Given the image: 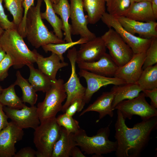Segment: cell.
Returning <instances> with one entry per match:
<instances>
[{
    "label": "cell",
    "instance_id": "cell-1",
    "mask_svg": "<svg viewBox=\"0 0 157 157\" xmlns=\"http://www.w3.org/2000/svg\"><path fill=\"white\" fill-rule=\"evenodd\" d=\"M115 138L117 142V157H139L148 144L151 132L157 128V116L142 120L129 128L120 111L117 110Z\"/></svg>",
    "mask_w": 157,
    "mask_h": 157
},
{
    "label": "cell",
    "instance_id": "cell-2",
    "mask_svg": "<svg viewBox=\"0 0 157 157\" xmlns=\"http://www.w3.org/2000/svg\"><path fill=\"white\" fill-rule=\"evenodd\" d=\"M42 1L43 0H37L36 5L30 8L26 21V37L32 45L37 49L50 43L66 42L49 31L44 24L41 15Z\"/></svg>",
    "mask_w": 157,
    "mask_h": 157
},
{
    "label": "cell",
    "instance_id": "cell-3",
    "mask_svg": "<svg viewBox=\"0 0 157 157\" xmlns=\"http://www.w3.org/2000/svg\"><path fill=\"white\" fill-rule=\"evenodd\" d=\"M0 44L13 59L15 69L36 63L38 52L28 48L17 28L5 30L0 38Z\"/></svg>",
    "mask_w": 157,
    "mask_h": 157
},
{
    "label": "cell",
    "instance_id": "cell-4",
    "mask_svg": "<svg viewBox=\"0 0 157 157\" xmlns=\"http://www.w3.org/2000/svg\"><path fill=\"white\" fill-rule=\"evenodd\" d=\"M110 124L106 127L99 129L96 134L89 136L85 131L81 128L73 133L74 140L81 151L87 154H94L96 157L115 152L117 147L116 141L109 139L110 133Z\"/></svg>",
    "mask_w": 157,
    "mask_h": 157
},
{
    "label": "cell",
    "instance_id": "cell-5",
    "mask_svg": "<svg viewBox=\"0 0 157 157\" xmlns=\"http://www.w3.org/2000/svg\"><path fill=\"white\" fill-rule=\"evenodd\" d=\"M62 128L57 123L56 117L40 122L33 133V143L37 149L36 157H51Z\"/></svg>",
    "mask_w": 157,
    "mask_h": 157
},
{
    "label": "cell",
    "instance_id": "cell-6",
    "mask_svg": "<svg viewBox=\"0 0 157 157\" xmlns=\"http://www.w3.org/2000/svg\"><path fill=\"white\" fill-rule=\"evenodd\" d=\"M64 84L63 80L61 78L53 81L51 88L46 92L44 100L38 104L37 111L40 122L56 117L61 111L62 103L67 98Z\"/></svg>",
    "mask_w": 157,
    "mask_h": 157
},
{
    "label": "cell",
    "instance_id": "cell-7",
    "mask_svg": "<svg viewBox=\"0 0 157 157\" xmlns=\"http://www.w3.org/2000/svg\"><path fill=\"white\" fill-rule=\"evenodd\" d=\"M142 92L137 97L123 100L115 107L119 110L125 119H131L134 115L140 116L142 120H146L157 116V110L149 104Z\"/></svg>",
    "mask_w": 157,
    "mask_h": 157
},
{
    "label": "cell",
    "instance_id": "cell-8",
    "mask_svg": "<svg viewBox=\"0 0 157 157\" xmlns=\"http://www.w3.org/2000/svg\"><path fill=\"white\" fill-rule=\"evenodd\" d=\"M101 37L118 67L125 65L132 57L134 53L132 49L113 28H109Z\"/></svg>",
    "mask_w": 157,
    "mask_h": 157
},
{
    "label": "cell",
    "instance_id": "cell-9",
    "mask_svg": "<svg viewBox=\"0 0 157 157\" xmlns=\"http://www.w3.org/2000/svg\"><path fill=\"white\" fill-rule=\"evenodd\" d=\"M101 20L109 28H113L129 46L134 54L146 52L152 39L144 38L133 35L126 31L120 24L117 19L105 13Z\"/></svg>",
    "mask_w": 157,
    "mask_h": 157
},
{
    "label": "cell",
    "instance_id": "cell-10",
    "mask_svg": "<svg viewBox=\"0 0 157 157\" xmlns=\"http://www.w3.org/2000/svg\"><path fill=\"white\" fill-rule=\"evenodd\" d=\"M77 50L75 47L68 50L67 56L71 64V72L68 81L64 83V86L67 94L65 104L63 105L61 111L64 113L69 106L75 100L83 98L86 88L81 83L76 72Z\"/></svg>",
    "mask_w": 157,
    "mask_h": 157
},
{
    "label": "cell",
    "instance_id": "cell-11",
    "mask_svg": "<svg viewBox=\"0 0 157 157\" xmlns=\"http://www.w3.org/2000/svg\"><path fill=\"white\" fill-rule=\"evenodd\" d=\"M70 18L72 35H79L88 41L96 37L88 27L87 16L84 13L83 0H70Z\"/></svg>",
    "mask_w": 157,
    "mask_h": 157
},
{
    "label": "cell",
    "instance_id": "cell-12",
    "mask_svg": "<svg viewBox=\"0 0 157 157\" xmlns=\"http://www.w3.org/2000/svg\"><path fill=\"white\" fill-rule=\"evenodd\" d=\"M3 110L8 118L19 128L23 129L31 128L34 130L40 124L37 107L26 105L20 109L3 106Z\"/></svg>",
    "mask_w": 157,
    "mask_h": 157
},
{
    "label": "cell",
    "instance_id": "cell-13",
    "mask_svg": "<svg viewBox=\"0 0 157 157\" xmlns=\"http://www.w3.org/2000/svg\"><path fill=\"white\" fill-rule=\"evenodd\" d=\"M78 74L83 77L87 84L84 97L85 104L90 101L93 94L101 88L109 85H118L126 83L123 80L114 77H109L94 73L80 69Z\"/></svg>",
    "mask_w": 157,
    "mask_h": 157
},
{
    "label": "cell",
    "instance_id": "cell-14",
    "mask_svg": "<svg viewBox=\"0 0 157 157\" xmlns=\"http://www.w3.org/2000/svg\"><path fill=\"white\" fill-rule=\"evenodd\" d=\"M24 132L12 121L0 132V157H12L15 154V144L22 139Z\"/></svg>",
    "mask_w": 157,
    "mask_h": 157
},
{
    "label": "cell",
    "instance_id": "cell-15",
    "mask_svg": "<svg viewBox=\"0 0 157 157\" xmlns=\"http://www.w3.org/2000/svg\"><path fill=\"white\" fill-rule=\"evenodd\" d=\"M146 52L134 54L131 59L124 65L118 67L113 77L126 83H136L143 71Z\"/></svg>",
    "mask_w": 157,
    "mask_h": 157
},
{
    "label": "cell",
    "instance_id": "cell-16",
    "mask_svg": "<svg viewBox=\"0 0 157 157\" xmlns=\"http://www.w3.org/2000/svg\"><path fill=\"white\" fill-rule=\"evenodd\" d=\"M106 49L101 37H96L81 44L79 49L77 51L76 63L97 61L106 53Z\"/></svg>",
    "mask_w": 157,
    "mask_h": 157
},
{
    "label": "cell",
    "instance_id": "cell-17",
    "mask_svg": "<svg viewBox=\"0 0 157 157\" xmlns=\"http://www.w3.org/2000/svg\"><path fill=\"white\" fill-rule=\"evenodd\" d=\"M115 18L124 28L133 35L137 34L141 37L148 39L157 37V22L156 21L142 22L124 16Z\"/></svg>",
    "mask_w": 157,
    "mask_h": 157
},
{
    "label": "cell",
    "instance_id": "cell-18",
    "mask_svg": "<svg viewBox=\"0 0 157 157\" xmlns=\"http://www.w3.org/2000/svg\"><path fill=\"white\" fill-rule=\"evenodd\" d=\"M80 69L100 75L113 77L118 67L109 54L106 52L97 61L77 63Z\"/></svg>",
    "mask_w": 157,
    "mask_h": 157
},
{
    "label": "cell",
    "instance_id": "cell-19",
    "mask_svg": "<svg viewBox=\"0 0 157 157\" xmlns=\"http://www.w3.org/2000/svg\"><path fill=\"white\" fill-rule=\"evenodd\" d=\"M114 97V94L111 91L103 92L94 102L84 110L80 114V116L90 111H95L99 114V118L96 121L98 122L107 115L111 117L114 115L112 104Z\"/></svg>",
    "mask_w": 157,
    "mask_h": 157
},
{
    "label": "cell",
    "instance_id": "cell-20",
    "mask_svg": "<svg viewBox=\"0 0 157 157\" xmlns=\"http://www.w3.org/2000/svg\"><path fill=\"white\" fill-rule=\"evenodd\" d=\"M36 63L39 69L52 81L56 79L58 70L69 65L67 63L61 62L57 55L52 53L49 56L44 57L38 52Z\"/></svg>",
    "mask_w": 157,
    "mask_h": 157
},
{
    "label": "cell",
    "instance_id": "cell-21",
    "mask_svg": "<svg viewBox=\"0 0 157 157\" xmlns=\"http://www.w3.org/2000/svg\"><path fill=\"white\" fill-rule=\"evenodd\" d=\"M135 20L148 22L157 20L153 13L151 2H134L124 16Z\"/></svg>",
    "mask_w": 157,
    "mask_h": 157
},
{
    "label": "cell",
    "instance_id": "cell-22",
    "mask_svg": "<svg viewBox=\"0 0 157 157\" xmlns=\"http://www.w3.org/2000/svg\"><path fill=\"white\" fill-rule=\"evenodd\" d=\"M110 90L114 94L112 104L113 110L116 106L121 101L133 99L142 91V90L136 83H126L120 85H114Z\"/></svg>",
    "mask_w": 157,
    "mask_h": 157
},
{
    "label": "cell",
    "instance_id": "cell-23",
    "mask_svg": "<svg viewBox=\"0 0 157 157\" xmlns=\"http://www.w3.org/2000/svg\"><path fill=\"white\" fill-rule=\"evenodd\" d=\"M77 143L73 138V133H68L62 128L59 138L53 147L51 157H69L70 151Z\"/></svg>",
    "mask_w": 157,
    "mask_h": 157
},
{
    "label": "cell",
    "instance_id": "cell-24",
    "mask_svg": "<svg viewBox=\"0 0 157 157\" xmlns=\"http://www.w3.org/2000/svg\"><path fill=\"white\" fill-rule=\"evenodd\" d=\"M54 10L59 15L63 24V30L65 35L64 40L66 42H72L71 25L69 23L70 18V5L68 0H59L56 4H52Z\"/></svg>",
    "mask_w": 157,
    "mask_h": 157
},
{
    "label": "cell",
    "instance_id": "cell-25",
    "mask_svg": "<svg viewBox=\"0 0 157 157\" xmlns=\"http://www.w3.org/2000/svg\"><path fill=\"white\" fill-rule=\"evenodd\" d=\"M27 66L30 72L28 79L29 82L36 92L46 93L51 88L53 81L39 69H35L33 63Z\"/></svg>",
    "mask_w": 157,
    "mask_h": 157
},
{
    "label": "cell",
    "instance_id": "cell-26",
    "mask_svg": "<svg viewBox=\"0 0 157 157\" xmlns=\"http://www.w3.org/2000/svg\"><path fill=\"white\" fill-rule=\"evenodd\" d=\"M83 2L84 11L87 13L88 23H96L106 12L105 0H83Z\"/></svg>",
    "mask_w": 157,
    "mask_h": 157
},
{
    "label": "cell",
    "instance_id": "cell-27",
    "mask_svg": "<svg viewBox=\"0 0 157 157\" xmlns=\"http://www.w3.org/2000/svg\"><path fill=\"white\" fill-rule=\"evenodd\" d=\"M46 5L44 12L41 13L42 19H45L51 25L56 35L60 39L63 40V24L60 18L56 15L53 8L51 0H43Z\"/></svg>",
    "mask_w": 157,
    "mask_h": 157
},
{
    "label": "cell",
    "instance_id": "cell-28",
    "mask_svg": "<svg viewBox=\"0 0 157 157\" xmlns=\"http://www.w3.org/2000/svg\"><path fill=\"white\" fill-rule=\"evenodd\" d=\"M16 80L14 83L15 85L19 86L22 92V100L24 103H27L31 106H34L36 103L38 95L36 91L29 82L28 80L24 78L20 72L17 71Z\"/></svg>",
    "mask_w": 157,
    "mask_h": 157
},
{
    "label": "cell",
    "instance_id": "cell-29",
    "mask_svg": "<svg viewBox=\"0 0 157 157\" xmlns=\"http://www.w3.org/2000/svg\"><path fill=\"white\" fill-rule=\"evenodd\" d=\"M136 83L142 91L157 88V63L143 69Z\"/></svg>",
    "mask_w": 157,
    "mask_h": 157
},
{
    "label": "cell",
    "instance_id": "cell-30",
    "mask_svg": "<svg viewBox=\"0 0 157 157\" xmlns=\"http://www.w3.org/2000/svg\"><path fill=\"white\" fill-rule=\"evenodd\" d=\"M15 86L13 83L7 88L2 89L0 94V103L3 106L20 109L25 105L16 94L15 89Z\"/></svg>",
    "mask_w": 157,
    "mask_h": 157
},
{
    "label": "cell",
    "instance_id": "cell-31",
    "mask_svg": "<svg viewBox=\"0 0 157 157\" xmlns=\"http://www.w3.org/2000/svg\"><path fill=\"white\" fill-rule=\"evenodd\" d=\"M88 40L85 39L80 38L77 41L70 42H65L58 44L50 43L42 46L43 50L46 52H51L57 55L61 62H64L63 54L70 48L74 46L83 43Z\"/></svg>",
    "mask_w": 157,
    "mask_h": 157
},
{
    "label": "cell",
    "instance_id": "cell-32",
    "mask_svg": "<svg viewBox=\"0 0 157 157\" xmlns=\"http://www.w3.org/2000/svg\"><path fill=\"white\" fill-rule=\"evenodd\" d=\"M5 7L11 14L13 22L17 28L22 20L24 13L23 2L24 0H3Z\"/></svg>",
    "mask_w": 157,
    "mask_h": 157
},
{
    "label": "cell",
    "instance_id": "cell-33",
    "mask_svg": "<svg viewBox=\"0 0 157 157\" xmlns=\"http://www.w3.org/2000/svg\"><path fill=\"white\" fill-rule=\"evenodd\" d=\"M131 5L130 0H110L106 3L108 13L115 17L124 16Z\"/></svg>",
    "mask_w": 157,
    "mask_h": 157
},
{
    "label": "cell",
    "instance_id": "cell-34",
    "mask_svg": "<svg viewBox=\"0 0 157 157\" xmlns=\"http://www.w3.org/2000/svg\"><path fill=\"white\" fill-rule=\"evenodd\" d=\"M56 121L60 126H63L70 133H75L81 129L78 122L65 113L56 117Z\"/></svg>",
    "mask_w": 157,
    "mask_h": 157
},
{
    "label": "cell",
    "instance_id": "cell-35",
    "mask_svg": "<svg viewBox=\"0 0 157 157\" xmlns=\"http://www.w3.org/2000/svg\"><path fill=\"white\" fill-rule=\"evenodd\" d=\"M157 63V37L152 39L151 43L146 52L143 69Z\"/></svg>",
    "mask_w": 157,
    "mask_h": 157
},
{
    "label": "cell",
    "instance_id": "cell-36",
    "mask_svg": "<svg viewBox=\"0 0 157 157\" xmlns=\"http://www.w3.org/2000/svg\"><path fill=\"white\" fill-rule=\"evenodd\" d=\"M13 65L14 62L11 58L6 54L0 63V81H3L8 76L9 69Z\"/></svg>",
    "mask_w": 157,
    "mask_h": 157
},
{
    "label": "cell",
    "instance_id": "cell-37",
    "mask_svg": "<svg viewBox=\"0 0 157 157\" xmlns=\"http://www.w3.org/2000/svg\"><path fill=\"white\" fill-rule=\"evenodd\" d=\"M34 0H24L23 7L24 8V12L22 21L17 28V30L20 35H25L26 21L27 13L32 6H34Z\"/></svg>",
    "mask_w": 157,
    "mask_h": 157
},
{
    "label": "cell",
    "instance_id": "cell-38",
    "mask_svg": "<svg viewBox=\"0 0 157 157\" xmlns=\"http://www.w3.org/2000/svg\"><path fill=\"white\" fill-rule=\"evenodd\" d=\"M85 104L83 98L76 99L70 104L64 113L68 115L72 116L76 112L81 111Z\"/></svg>",
    "mask_w": 157,
    "mask_h": 157
},
{
    "label": "cell",
    "instance_id": "cell-39",
    "mask_svg": "<svg viewBox=\"0 0 157 157\" xmlns=\"http://www.w3.org/2000/svg\"><path fill=\"white\" fill-rule=\"evenodd\" d=\"M3 0H0V25L5 30L17 28L13 22L10 21L5 14L2 5Z\"/></svg>",
    "mask_w": 157,
    "mask_h": 157
},
{
    "label": "cell",
    "instance_id": "cell-40",
    "mask_svg": "<svg viewBox=\"0 0 157 157\" xmlns=\"http://www.w3.org/2000/svg\"><path fill=\"white\" fill-rule=\"evenodd\" d=\"M36 151L31 147H26L20 149L13 157H35Z\"/></svg>",
    "mask_w": 157,
    "mask_h": 157
},
{
    "label": "cell",
    "instance_id": "cell-41",
    "mask_svg": "<svg viewBox=\"0 0 157 157\" xmlns=\"http://www.w3.org/2000/svg\"><path fill=\"white\" fill-rule=\"evenodd\" d=\"M145 97H149L151 100V105L157 108V88L149 90H144L142 91Z\"/></svg>",
    "mask_w": 157,
    "mask_h": 157
},
{
    "label": "cell",
    "instance_id": "cell-42",
    "mask_svg": "<svg viewBox=\"0 0 157 157\" xmlns=\"http://www.w3.org/2000/svg\"><path fill=\"white\" fill-rule=\"evenodd\" d=\"M3 106L0 103V132L8 124V117L3 110Z\"/></svg>",
    "mask_w": 157,
    "mask_h": 157
},
{
    "label": "cell",
    "instance_id": "cell-43",
    "mask_svg": "<svg viewBox=\"0 0 157 157\" xmlns=\"http://www.w3.org/2000/svg\"><path fill=\"white\" fill-rule=\"evenodd\" d=\"M76 146L72 149L70 154V157H85V155L82 153L81 151Z\"/></svg>",
    "mask_w": 157,
    "mask_h": 157
},
{
    "label": "cell",
    "instance_id": "cell-44",
    "mask_svg": "<svg viewBox=\"0 0 157 157\" xmlns=\"http://www.w3.org/2000/svg\"><path fill=\"white\" fill-rule=\"evenodd\" d=\"M152 10L156 19H157V0H152L151 2Z\"/></svg>",
    "mask_w": 157,
    "mask_h": 157
},
{
    "label": "cell",
    "instance_id": "cell-45",
    "mask_svg": "<svg viewBox=\"0 0 157 157\" xmlns=\"http://www.w3.org/2000/svg\"><path fill=\"white\" fill-rule=\"evenodd\" d=\"M6 53L0 44V63L4 58Z\"/></svg>",
    "mask_w": 157,
    "mask_h": 157
},
{
    "label": "cell",
    "instance_id": "cell-46",
    "mask_svg": "<svg viewBox=\"0 0 157 157\" xmlns=\"http://www.w3.org/2000/svg\"><path fill=\"white\" fill-rule=\"evenodd\" d=\"M152 0H134V2H139L142 1H147L151 2Z\"/></svg>",
    "mask_w": 157,
    "mask_h": 157
},
{
    "label": "cell",
    "instance_id": "cell-47",
    "mask_svg": "<svg viewBox=\"0 0 157 157\" xmlns=\"http://www.w3.org/2000/svg\"><path fill=\"white\" fill-rule=\"evenodd\" d=\"M4 30L3 29L0 25V38L3 34Z\"/></svg>",
    "mask_w": 157,
    "mask_h": 157
},
{
    "label": "cell",
    "instance_id": "cell-48",
    "mask_svg": "<svg viewBox=\"0 0 157 157\" xmlns=\"http://www.w3.org/2000/svg\"><path fill=\"white\" fill-rule=\"evenodd\" d=\"M52 4H56L57 3L59 0H51Z\"/></svg>",
    "mask_w": 157,
    "mask_h": 157
},
{
    "label": "cell",
    "instance_id": "cell-49",
    "mask_svg": "<svg viewBox=\"0 0 157 157\" xmlns=\"http://www.w3.org/2000/svg\"><path fill=\"white\" fill-rule=\"evenodd\" d=\"M2 89H3L2 88L1 86L0 85V94H1V92L2 90Z\"/></svg>",
    "mask_w": 157,
    "mask_h": 157
},
{
    "label": "cell",
    "instance_id": "cell-50",
    "mask_svg": "<svg viewBox=\"0 0 157 157\" xmlns=\"http://www.w3.org/2000/svg\"><path fill=\"white\" fill-rule=\"evenodd\" d=\"M130 0L131 2V5L134 2V0Z\"/></svg>",
    "mask_w": 157,
    "mask_h": 157
},
{
    "label": "cell",
    "instance_id": "cell-51",
    "mask_svg": "<svg viewBox=\"0 0 157 157\" xmlns=\"http://www.w3.org/2000/svg\"><path fill=\"white\" fill-rule=\"evenodd\" d=\"M106 3H107L110 0H105Z\"/></svg>",
    "mask_w": 157,
    "mask_h": 157
}]
</instances>
